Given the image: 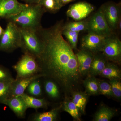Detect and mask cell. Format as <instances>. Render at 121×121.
<instances>
[{
  "mask_svg": "<svg viewBox=\"0 0 121 121\" xmlns=\"http://www.w3.org/2000/svg\"><path fill=\"white\" fill-rule=\"evenodd\" d=\"M63 22H58L49 28L39 30L43 49L37 60L40 73L58 84L67 98L79 87L82 76L73 50L63 37Z\"/></svg>",
  "mask_w": 121,
  "mask_h": 121,
  "instance_id": "1",
  "label": "cell"
},
{
  "mask_svg": "<svg viewBox=\"0 0 121 121\" xmlns=\"http://www.w3.org/2000/svg\"><path fill=\"white\" fill-rule=\"evenodd\" d=\"M45 11L39 4H27V6L20 13L8 19L20 28L36 30L41 27V17Z\"/></svg>",
  "mask_w": 121,
  "mask_h": 121,
  "instance_id": "2",
  "label": "cell"
},
{
  "mask_svg": "<svg viewBox=\"0 0 121 121\" xmlns=\"http://www.w3.org/2000/svg\"><path fill=\"white\" fill-rule=\"evenodd\" d=\"M21 34L20 48L24 53H27L38 59L43 49V44L39 30L19 28Z\"/></svg>",
  "mask_w": 121,
  "mask_h": 121,
  "instance_id": "3",
  "label": "cell"
},
{
  "mask_svg": "<svg viewBox=\"0 0 121 121\" xmlns=\"http://www.w3.org/2000/svg\"><path fill=\"white\" fill-rule=\"evenodd\" d=\"M0 37V51L9 52L20 48V31L19 28L13 22L9 21Z\"/></svg>",
  "mask_w": 121,
  "mask_h": 121,
  "instance_id": "4",
  "label": "cell"
},
{
  "mask_svg": "<svg viewBox=\"0 0 121 121\" xmlns=\"http://www.w3.org/2000/svg\"><path fill=\"white\" fill-rule=\"evenodd\" d=\"M13 67L17 72L16 78L32 76L38 74L40 71L37 59L27 53H24Z\"/></svg>",
  "mask_w": 121,
  "mask_h": 121,
  "instance_id": "5",
  "label": "cell"
},
{
  "mask_svg": "<svg viewBox=\"0 0 121 121\" xmlns=\"http://www.w3.org/2000/svg\"><path fill=\"white\" fill-rule=\"evenodd\" d=\"M100 52L107 60L121 64V42L117 36L113 34L107 37Z\"/></svg>",
  "mask_w": 121,
  "mask_h": 121,
  "instance_id": "6",
  "label": "cell"
},
{
  "mask_svg": "<svg viewBox=\"0 0 121 121\" xmlns=\"http://www.w3.org/2000/svg\"><path fill=\"white\" fill-rule=\"evenodd\" d=\"M87 30L89 32L105 37H108L113 34V31L108 26L101 8L87 20Z\"/></svg>",
  "mask_w": 121,
  "mask_h": 121,
  "instance_id": "7",
  "label": "cell"
},
{
  "mask_svg": "<svg viewBox=\"0 0 121 121\" xmlns=\"http://www.w3.org/2000/svg\"><path fill=\"white\" fill-rule=\"evenodd\" d=\"M108 26L113 31L117 28L121 17V5L113 2H108L101 7Z\"/></svg>",
  "mask_w": 121,
  "mask_h": 121,
  "instance_id": "8",
  "label": "cell"
},
{
  "mask_svg": "<svg viewBox=\"0 0 121 121\" xmlns=\"http://www.w3.org/2000/svg\"><path fill=\"white\" fill-rule=\"evenodd\" d=\"M92 4L86 2L75 3L69 7L67 11V16L75 21L82 20L89 16L94 10Z\"/></svg>",
  "mask_w": 121,
  "mask_h": 121,
  "instance_id": "9",
  "label": "cell"
},
{
  "mask_svg": "<svg viewBox=\"0 0 121 121\" xmlns=\"http://www.w3.org/2000/svg\"><path fill=\"white\" fill-rule=\"evenodd\" d=\"M107 37L89 32L82 39V49L89 51L94 54H97L100 52Z\"/></svg>",
  "mask_w": 121,
  "mask_h": 121,
  "instance_id": "10",
  "label": "cell"
},
{
  "mask_svg": "<svg viewBox=\"0 0 121 121\" xmlns=\"http://www.w3.org/2000/svg\"><path fill=\"white\" fill-rule=\"evenodd\" d=\"M27 5L20 3L17 0H0V19L8 20L17 15Z\"/></svg>",
  "mask_w": 121,
  "mask_h": 121,
  "instance_id": "11",
  "label": "cell"
},
{
  "mask_svg": "<svg viewBox=\"0 0 121 121\" xmlns=\"http://www.w3.org/2000/svg\"><path fill=\"white\" fill-rule=\"evenodd\" d=\"M43 77L44 75L40 73L29 77L14 79L11 83L9 98L22 95L32 81Z\"/></svg>",
  "mask_w": 121,
  "mask_h": 121,
  "instance_id": "12",
  "label": "cell"
},
{
  "mask_svg": "<svg viewBox=\"0 0 121 121\" xmlns=\"http://www.w3.org/2000/svg\"><path fill=\"white\" fill-rule=\"evenodd\" d=\"M76 55L80 74L82 76L88 75L94 54L89 51L82 49L76 54Z\"/></svg>",
  "mask_w": 121,
  "mask_h": 121,
  "instance_id": "13",
  "label": "cell"
},
{
  "mask_svg": "<svg viewBox=\"0 0 121 121\" xmlns=\"http://www.w3.org/2000/svg\"><path fill=\"white\" fill-rule=\"evenodd\" d=\"M2 104L6 105L11 109L17 117L23 118L28 109L21 95L14 96L5 100Z\"/></svg>",
  "mask_w": 121,
  "mask_h": 121,
  "instance_id": "14",
  "label": "cell"
},
{
  "mask_svg": "<svg viewBox=\"0 0 121 121\" xmlns=\"http://www.w3.org/2000/svg\"><path fill=\"white\" fill-rule=\"evenodd\" d=\"M108 62L102 54L97 53L94 54L88 75L95 77L96 76L99 75L105 67Z\"/></svg>",
  "mask_w": 121,
  "mask_h": 121,
  "instance_id": "15",
  "label": "cell"
},
{
  "mask_svg": "<svg viewBox=\"0 0 121 121\" xmlns=\"http://www.w3.org/2000/svg\"><path fill=\"white\" fill-rule=\"evenodd\" d=\"M72 101L75 104L80 113L84 114L88 99V95L86 92L76 91L71 94Z\"/></svg>",
  "mask_w": 121,
  "mask_h": 121,
  "instance_id": "16",
  "label": "cell"
},
{
  "mask_svg": "<svg viewBox=\"0 0 121 121\" xmlns=\"http://www.w3.org/2000/svg\"><path fill=\"white\" fill-rule=\"evenodd\" d=\"M99 75L103 78L113 79H121V71L118 66L114 63L107 62L105 67Z\"/></svg>",
  "mask_w": 121,
  "mask_h": 121,
  "instance_id": "17",
  "label": "cell"
},
{
  "mask_svg": "<svg viewBox=\"0 0 121 121\" xmlns=\"http://www.w3.org/2000/svg\"><path fill=\"white\" fill-rule=\"evenodd\" d=\"M20 95L24 100L27 108L37 109L39 108H45L47 107V102L44 99L36 98L25 93Z\"/></svg>",
  "mask_w": 121,
  "mask_h": 121,
  "instance_id": "18",
  "label": "cell"
},
{
  "mask_svg": "<svg viewBox=\"0 0 121 121\" xmlns=\"http://www.w3.org/2000/svg\"><path fill=\"white\" fill-rule=\"evenodd\" d=\"M82 82L86 93L88 95H95L99 94V81L95 76L88 75Z\"/></svg>",
  "mask_w": 121,
  "mask_h": 121,
  "instance_id": "19",
  "label": "cell"
},
{
  "mask_svg": "<svg viewBox=\"0 0 121 121\" xmlns=\"http://www.w3.org/2000/svg\"><path fill=\"white\" fill-rule=\"evenodd\" d=\"M61 107L63 111L70 115L74 119L77 121H81L80 111L72 100L66 98Z\"/></svg>",
  "mask_w": 121,
  "mask_h": 121,
  "instance_id": "20",
  "label": "cell"
},
{
  "mask_svg": "<svg viewBox=\"0 0 121 121\" xmlns=\"http://www.w3.org/2000/svg\"><path fill=\"white\" fill-rule=\"evenodd\" d=\"M115 112L111 108L103 106L95 113L94 121H109L114 117Z\"/></svg>",
  "mask_w": 121,
  "mask_h": 121,
  "instance_id": "21",
  "label": "cell"
},
{
  "mask_svg": "<svg viewBox=\"0 0 121 121\" xmlns=\"http://www.w3.org/2000/svg\"><path fill=\"white\" fill-rule=\"evenodd\" d=\"M60 108H56L50 111L36 114L33 117L34 121H54L57 119Z\"/></svg>",
  "mask_w": 121,
  "mask_h": 121,
  "instance_id": "22",
  "label": "cell"
},
{
  "mask_svg": "<svg viewBox=\"0 0 121 121\" xmlns=\"http://www.w3.org/2000/svg\"><path fill=\"white\" fill-rule=\"evenodd\" d=\"M39 4L45 12L55 13L63 7L59 0H40Z\"/></svg>",
  "mask_w": 121,
  "mask_h": 121,
  "instance_id": "23",
  "label": "cell"
},
{
  "mask_svg": "<svg viewBox=\"0 0 121 121\" xmlns=\"http://www.w3.org/2000/svg\"><path fill=\"white\" fill-rule=\"evenodd\" d=\"M87 20H81L70 22L63 25V29L79 33L87 30Z\"/></svg>",
  "mask_w": 121,
  "mask_h": 121,
  "instance_id": "24",
  "label": "cell"
},
{
  "mask_svg": "<svg viewBox=\"0 0 121 121\" xmlns=\"http://www.w3.org/2000/svg\"><path fill=\"white\" fill-rule=\"evenodd\" d=\"M14 79L0 82V103L2 104L9 97L11 83Z\"/></svg>",
  "mask_w": 121,
  "mask_h": 121,
  "instance_id": "25",
  "label": "cell"
},
{
  "mask_svg": "<svg viewBox=\"0 0 121 121\" xmlns=\"http://www.w3.org/2000/svg\"><path fill=\"white\" fill-rule=\"evenodd\" d=\"M44 89L47 94L50 97L57 98L60 96L59 91L56 83L52 80L45 81L44 83Z\"/></svg>",
  "mask_w": 121,
  "mask_h": 121,
  "instance_id": "26",
  "label": "cell"
},
{
  "mask_svg": "<svg viewBox=\"0 0 121 121\" xmlns=\"http://www.w3.org/2000/svg\"><path fill=\"white\" fill-rule=\"evenodd\" d=\"M79 33L63 29L62 35L67 38L73 50L77 49L78 36Z\"/></svg>",
  "mask_w": 121,
  "mask_h": 121,
  "instance_id": "27",
  "label": "cell"
},
{
  "mask_svg": "<svg viewBox=\"0 0 121 121\" xmlns=\"http://www.w3.org/2000/svg\"><path fill=\"white\" fill-rule=\"evenodd\" d=\"M38 79L32 81L26 90L29 94L33 97H39L42 94L41 84Z\"/></svg>",
  "mask_w": 121,
  "mask_h": 121,
  "instance_id": "28",
  "label": "cell"
},
{
  "mask_svg": "<svg viewBox=\"0 0 121 121\" xmlns=\"http://www.w3.org/2000/svg\"><path fill=\"white\" fill-rule=\"evenodd\" d=\"M99 94L108 97H113L110 83L106 81H99Z\"/></svg>",
  "mask_w": 121,
  "mask_h": 121,
  "instance_id": "29",
  "label": "cell"
},
{
  "mask_svg": "<svg viewBox=\"0 0 121 121\" xmlns=\"http://www.w3.org/2000/svg\"><path fill=\"white\" fill-rule=\"evenodd\" d=\"M110 83L113 97L117 99L121 97V83L120 79H113L110 80Z\"/></svg>",
  "mask_w": 121,
  "mask_h": 121,
  "instance_id": "30",
  "label": "cell"
},
{
  "mask_svg": "<svg viewBox=\"0 0 121 121\" xmlns=\"http://www.w3.org/2000/svg\"><path fill=\"white\" fill-rule=\"evenodd\" d=\"M13 79L8 70L0 65V82Z\"/></svg>",
  "mask_w": 121,
  "mask_h": 121,
  "instance_id": "31",
  "label": "cell"
},
{
  "mask_svg": "<svg viewBox=\"0 0 121 121\" xmlns=\"http://www.w3.org/2000/svg\"><path fill=\"white\" fill-rule=\"evenodd\" d=\"M22 0L26 2L29 4H38L40 0Z\"/></svg>",
  "mask_w": 121,
  "mask_h": 121,
  "instance_id": "32",
  "label": "cell"
},
{
  "mask_svg": "<svg viewBox=\"0 0 121 121\" xmlns=\"http://www.w3.org/2000/svg\"><path fill=\"white\" fill-rule=\"evenodd\" d=\"M73 0H59L60 1L63 7L65 5L68 4L69 2H71Z\"/></svg>",
  "mask_w": 121,
  "mask_h": 121,
  "instance_id": "33",
  "label": "cell"
},
{
  "mask_svg": "<svg viewBox=\"0 0 121 121\" xmlns=\"http://www.w3.org/2000/svg\"><path fill=\"white\" fill-rule=\"evenodd\" d=\"M4 30H3L2 27L0 26V37L1 35H2V33H3V32H4Z\"/></svg>",
  "mask_w": 121,
  "mask_h": 121,
  "instance_id": "34",
  "label": "cell"
}]
</instances>
